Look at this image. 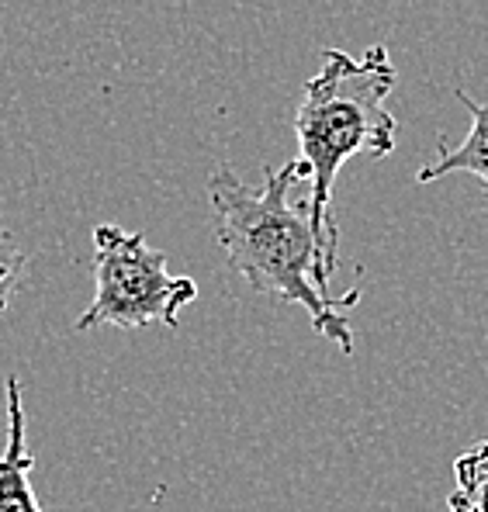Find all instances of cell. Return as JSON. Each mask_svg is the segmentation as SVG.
Wrapping results in <instances>:
<instances>
[{"label":"cell","instance_id":"2","mask_svg":"<svg viewBox=\"0 0 488 512\" xmlns=\"http://www.w3.org/2000/svg\"><path fill=\"white\" fill-rule=\"evenodd\" d=\"M392 59L385 45H371L364 56L343 49L322 52L319 73L302 87L295 115L298 160L309 177L312 225L326 260L336 267V173L354 156L381 160L395 149V118L385 101L395 90Z\"/></svg>","mask_w":488,"mask_h":512},{"label":"cell","instance_id":"4","mask_svg":"<svg viewBox=\"0 0 488 512\" xmlns=\"http://www.w3.org/2000/svg\"><path fill=\"white\" fill-rule=\"evenodd\" d=\"M7 440L0 454V512H42V502L32 488L35 457L28 450V423H25V391L21 381L7 378Z\"/></svg>","mask_w":488,"mask_h":512},{"label":"cell","instance_id":"1","mask_svg":"<svg viewBox=\"0 0 488 512\" xmlns=\"http://www.w3.org/2000/svg\"><path fill=\"white\" fill-rule=\"evenodd\" d=\"M208 201L215 215V236L239 277L260 295L298 305L322 340L354 353V329L347 308L360 291L329 298L336 267L326 260L312 225L309 177L302 160L267 170L264 187H250L229 167L208 177Z\"/></svg>","mask_w":488,"mask_h":512},{"label":"cell","instance_id":"7","mask_svg":"<svg viewBox=\"0 0 488 512\" xmlns=\"http://www.w3.org/2000/svg\"><path fill=\"white\" fill-rule=\"evenodd\" d=\"M21 274H25V250H21L11 232L0 229V315L11 305L14 291L21 284Z\"/></svg>","mask_w":488,"mask_h":512},{"label":"cell","instance_id":"5","mask_svg":"<svg viewBox=\"0 0 488 512\" xmlns=\"http://www.w3.org/2000/svg\"><path fill=\"white\" fill-rule=\"evenodd\" d=\"M454 97L468 108L471 132L464 135L461 146H447V139L440 135V156L433 163H426V167L416 173V180L419 184H430V180H440V177H447V173H471V177L482 180L485 198H488V101L485 104L471 101L464 90H454Z\"/></svg>","mask_w":488,"mask_h":512},{"label":"cell","instance_id":"6","mask_svg":"<svg viewBox=\"0 0 488 512\" xmlns=\"http://www.w3.org/2000/svg\"><path fill=\"white\" fill-rule=\"evenodd\" d=\"M450 512H488V440L468 447L454 461V492Z\"/></svg>","mask_w":488,"mask_h":512},{"label":"cell","instance_id":"3","mask_svg":"<svg viewBox=\"0 0 488 512\" xmlns=\"http://www.w3.org/2000/svg\"><path fill=\"white\" fill-rule=\"evenodd\" d=\"M194 298L198 284L170 274L163 250H153L142 232L122 225L94 229V301L77 319L80 333L97 326L142 329L153 322L174 329Z\"/></svg>","mask_w":488,"mask_h":512}]
</instances>
